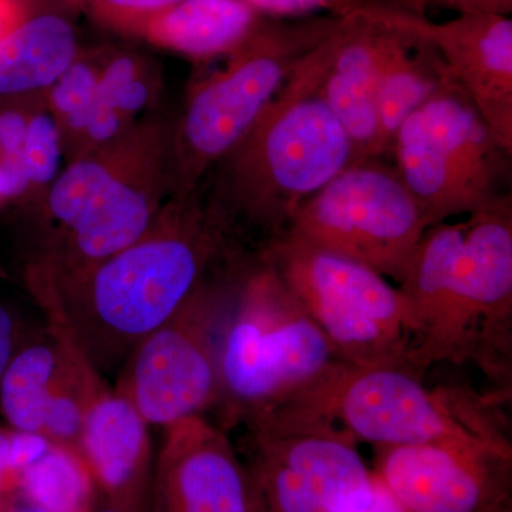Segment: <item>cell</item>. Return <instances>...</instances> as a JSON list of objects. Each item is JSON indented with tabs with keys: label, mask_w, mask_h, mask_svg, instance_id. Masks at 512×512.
Listing matches in <instances>:
<instances>
[{
	"label": "cell",
	"mask_w": 512,
	"mask_h": 512,
	"mask_svg": "<svg viewBox=\"0 0 512 512\" xmlns=\"http://www.w3.org/2000/svg\"><path fill=\"white\" fill-rule=\"evenodd\" d=\"M339 20L335 16L295 22L264 19L228 55L222 69L192 89L171 137L175 197L198 190L202 177L251 130L296 63L320 45Z\"/></svg>",
	"instance_id": "cell-4"
},
{
	"label": "cell",
	"mask_w": 512,
	"mask_h": 512,
	"mask_svg": "<svg viewBox=\"0 0 512 512\" xmlns=\"http://www.w3.org/2000/svg\"><path fill=\"white\" fill-rule=\"evenodd\" d=\"M151 512H252L247 470L198 416L167 427Z\"/></svg>",
	"instance_id": "cell-15"
},
{
	"label": "cell",
	"mask_w": 512,
	"mask_h": 512,
	"mask_svg": "<svg viewBox=\"0 0 512 512\" xmlns=\"http://www.w3.org/2000/svg\"><path fill=\"white\" fill-rule=\"evenodd\" d=\"M167 185L173 187L171 137L151 124L128 128L60 171L47 207L83 274L146 234Z\"/></svg>",
	"instance_id": "cell-5"
},
{
	"label": "cell",
	"mask_w": 512,
	"mask_h": 512,
	"mask_svg": "<svg viewBox=\"0 0 512 512\" xmlns=\"http://www.w3.org/2000/svg\"><path fill=\"white\" fill-rule=\"evenodd\" d=\"M8 512H12V511L9 510ZM25 512H46V511L40 510V508L33 507L32 511H25Z\"/></svg>",
	"instance_id": "cell-36"
},
{
	"label": "cell",
	"mask_w": 512,
	"mask_h": 512,
	"mask_svg": "<svg viewBox=\"0 0 512 512\" xmlns=\"http://www.w3.org/2000/svg\"><path fill=\"white\" fill-rule=\"evenodd\" d=\"M60 353L46 343L13 353L0 380V410L12 430L42 434L47 402L63 362Z\"/></svg>",
	"instance_id": "cell-21"
},
{
	"label": "cell",
	"mask_w": 512,
	"mask_h": 512,
	"mask_svg": "<svg viewBox=\"0 0 512 512\" xmlns=\"http://www.w3.org/2000/svg\"><path fill=\"white\" fill-rule=\"evenodd\" d=\"M392 30L356 10L330 33L320 93L345 128L355 163L375 158L377 94Z\"/></svg>",
	"instance_id": "cell-16"
},
{
	"label": "cell",
	"mask_w": 512,
	"mask_h": 512,
	"mask_svg": "<svg viewBox=\"0 0 512 512\" xmlns=\"http://www.w3.org/2000/svg\"><path fill=\"white\" fill-rule=\"evenodd\" d=\"M30 111L20 106L0 109V200L20 197L29 190L25 168V140Z\"/></svg>",
	"instance_id": "cell-25"
},
{
	"label": "cell",
	"mask_w": 512,
	"mask_h": 512,
	"mask_svg": "<svg viewBox=\"0 0 512 512\" xmlns=\"http://www.w3.org/2000/svg\"><path fill=\"white\" fill-rule=\"evenodd\" d=\"M493 404L461 387L429 389L399 366L346 367L320 397L315 417L339 420L376 447L468 443L511 447Z\"/></svg>",
	"instance_id": "cell-7"
},
{
	"label": "cell",
	"mask_w": 512,
	"mask_h": 512,
	"mask_svg": "<svg viewBox=\"0 0 512 512\" xmlns=\"http://www.w3.org/2000/svg\"><path fill=\"white\" fill-rule=\"evenodd\" d=\"M94 484L79 450L62 444H52L19 478L26 500L46 512L92 511Z\"/></svg>",
	"instance_id": "cell-22"
},
{
	"label": "cell",
	"mask_w": 512,
	"mask_h": 512,
	"mask_svg": "<svg viewBox=\"0 0 512 512\" xmlns=\"http://www.w3.org/2000/svg\"><path fill=\"white\" fill-rule=\"evenodd\" d=\"M397 5L421 15L427 6L456 10L460 15L507 16L512 10V0H400Z\"/></svg>",
	"instance_id": "cell-28"
},
{
	"label": "cell",
	"mask_w": 512,
	"mask_h": 512,
	"mask_svg": "<svg viewBox=\"0 0 512 512\" xmlns=\"http://www.w3.org/2000/svg\"><path fill=\"white\" fill-rule=\"evenodd\" d=\"M8 511H9L8 505L3 503L2 498H0V512H8Z\"/></svg>",
	"instance_id": "cell-35"
},
{
	"label": "cell",
	"mask_w": 512,
	"mask_h": 512,
	"mask_svg": "<svg viewBox=\"0 0 512 512\" xmlns=\"http://www.w3.org/2000/svg\"><path fill=\"white\" fill-rule=\"evenodd\" d=\"M16 352V325L8 309L0 305V380Z\"/></svg>",
	"instance_id": "cell-30"
},
{
	"label": "cell",
	"mask_w": 512,
	"mask_h": 512,
	"mask_svg": "<svg viewBox=\"0 0 512 512\" xmlns=\"http://www.w3.org/2000/svg\"><path fill=\"white\" fill-rule=\"evenodd\" d=\"M147 421L123 394L94 390L79 453L110 503L144 508L150 467Z\"/></svg>",
	"instance_id": "cell-17"
},
{
	"label": "cell",
	"mask_w": 512,
	"mask_h": 512,
	"mask_svg": "<svg viewBox=\"0 0 512 512\" xmlns=\"http://www.w3.org/2000/svg\"><path fill=\"white\" fill-rule=\"evenodd\" d=\"M82 2L103 22L133 32V29L143 20L171 8L181 0H82Z\"/></svg>",
	"instance_id": "cell-26"
},
{
	"label": "cell",
	"mask_w": 512,
	"mask_h": 512,
	"mask_svg": "<svg viewBox=\"0 0 512 512\" xmlns=\"http://www.w3.org/2000/svg\"><path fill=\"white\" fill-rule=\"evenodd\" d=\"M429 218L382 158L350 164L296 212L288 232L400 284Z\"/></svg>",
	"instance_id": "cell-9"
},
{
	"label": "cell",
	"mask_w": 512,
	"mask_h": 512,
	"mask_svg": "<svg viewBox=\"0 0 512 512\" xmlns=\"http://www.w3.org/2000/svg\"><path fill=\"white\" fill-rule=\"evenodd\" d=\"M77 57L76 30L63 16L20 20L0 42V97L49 90Z\"/></svg>",
	"instance_id": "cell-20"
},
{
	"label": "cell",
	"mask_w": 512,
	"mask_h": 512,
	"mask_svg": "<svg viewBox=\"0 0 512 512\" xmlns=\"http://www.w3.org/2000/svg\"><path fill=\"white\" fill-rule=\"evenodd\" d=\"M99 69L79 59L49 89V110L62 130L64 148H74L87 117L96 104Z\"/></svg>",
	"instance_id": "cell-23"
},
{
	"label": "cell",
	"mask_w": 512,
	"mask_h": 512,
	"mask_svg": "<svg viewBox=\"0 0 512 512\" xmlns=\"http://www.w3.org/2000/svg\"><path fill=\"white\" fill-rule=\"evenodd\" d=\"M393 2L400 3V0H393Z\"/></svg>",
	"instance_id": "cell-37"
},
{
	"label": "cell",
	"mask_w": 512,
	"mask_h": 512,
	"mask_svg": "<svg viewBox=\"0 0 512 512\" xmlns=\"http://www.w3.org/2000/svg\"><path fill=\"white\" fill-rule=\"evenodd\" d=\"M264 15L244 0H181L137 25L148 42L192 59L231 55L261 25Z\"/></svg>",
	"instance_id": "cell-18"
},
{
	"label": "cell",
	"mask_w": 512,
	"mask_h": 512,
	"mask_svg": "<svg viewBox=\"0 0 512 512\" xmlns=\"http://www.w3.org/2000/svg\"><path fill=\"white\" fill-rule=\"evenodd\" d=\"M456 278L436 329L412 356L423 375L434 363H477L497 382L511 379L512 201L501 194L461 222Z\"/></svg>",
	"instance_id": "cell-8"
},
{
	"label": "cell",
	"mask_w": 512,
	"mask_h": 512,
	"mask_svg": "<svg viewBox=\"0 0 512 512\" xmlns=\"http://www.w3.org/2000/svg\"><path fill=\"white\" fill-rule=\"evenodd\" d=\"M64 150L62 130L50 110L30 114L25 140V168L30 188L52 185L60 174Z\"/></svg>",
	"instance_id": "cell-24"
},
{
	"label": "cell",
	"mask_w": 512,
	"mask_h": 512,
	"mask_svg": "<svg viewBox=\"0 0 512 512\" xmlns=\"http://www.w3.org/2000/svg\"><path fill=\"white\" fill-rule=\"evenodd\" d=\"M377 478V477H376ZM365 512H404L400 504L392 497V494L383 487L377 478V490L375 503Z\"/></svg>",
	"instance_id": "cell-32"
},
{
	"label": "cell",
	"mask_w": 512,
	"mask_h": 512,
	"mask_svg": "<svg viewBox=\"0 0 512 512\" xmlns=\"http://www.w3.org/2000/svg\"><path fill=\"white\" fill-rule=\"evenodd\" d=\"M392 154L397 173L431 225L473 214L500 195L498 156L504 151L458 84L404 121Z\"/></svg>",
	"instance_id": "cell-10"
},
{
	"label": "cell",
	"mask_w": 512,
	"mask_h": 512,
	"mask_svg": "<svg viewBox=\"0 0 512 512\" xmlns=\"http://www.w3.org/2000/svg\"><path fill=\"white\" fill-rule=\"evenodd\" d=\"M0 202H2V201H0Z\"/></svg>",
	"instance_id": "cell-38"
},
{
	"label": "cell",
	"mask_w": 512,
	"mask_h": 512,
	"mask_svg": "<svg viewBox=\"0 0 512 512\" xmlns=\"http://www.w3.org/2000/svg\"><path fill=\"white\" fill-rule=\"evenodd\" d=\"M220 339L218 394H227L252 426L306 419L348 367L268 262L248 282Z\"/></svg>",
	"instance_id": "cell-3"
},
{
	"label": "cell",
	"mask_w": 512,
	"mask_h": 512,
	"mask_svg": "<svg viewBox=\"0 0 512 512\" xmlns=\"http://www.w3.org/2000/svg\"><path fill=\"white\" fill-rule=\"evenodd\" d=\"M379 448L376 477L404 512H498L511 504L512 447Z\"/></svg>",
	"instance_id": "cell-13"
},
{
	"label": "cell",
	"mask_w": 512,
	"mask_h": 512,
	"mask_svg": "<svg viewBox=\"0 0 512 512\" xmlns=\"http://www.w3.org/2000/svg\"><path fill=\"white\" fill-rule=\"evenodd\" d=\"M15 487H19L18 474L12 473L8 468L0 466V498Z\"/></svg>",
	"instance_id": "cell-33"
},
{
	"label": "cell",
	"mask_w": 512,
	"mask_h": 512,
	"mask_svg": "<svg viewBox=\"0 0 512 512\" xmlns=\"http://www.w3.org/2000/svg\"><path fill=\"white\" fill-rule=\"evenodd\" d=\"M329 36L296 63L251 130L212 168L208 207L228 231L241 222L271 244L309 198L355 163L350 138L320 93Z\"/></svg>",
	"instance_id": "cell-1"
},
{
	"label": "cell",
	"mask_w": 512,
	"mask_h": 512,
	"mask_svg": "<svg viewBox=\"0 0 512 512\" xmlns=\"http://www.w3.org/2000/svg\"><path fill=\"white\" fill-rule=\"evenodd\" d=\"M386 28L437 50L505 156L512 154V20L501 15H460L434 23L393 0H369L357 9Z\"/></svg>",
	"instance_id": "cell-12"
},
{
	"label": "cell",
	"mask_w": 512,
	"mask_h": 512,
	"mask_svg": "<svg viewBox=\"0 0 512 512\" xmlns=\"http://www.w3.org/2000/svg\"><path fill=\"white\" fill-rule=\"evenodd\" d=\"M197 192V191H195ZM195 192L175 197L146 234L83 274L63 322L90 359H120L197 296L228 231Z\"/></svg>",
	"instance_id": "cell-2"
},
{
	"label": "cell",
	"mask_w": 512,
	"mask_h": 512,
	"mask_svg": "<svg viewBox=\"0 0 512 512\" xmlns=\"http://www.w3.org/2000/svg\"><path fill=\"white\" fill-rule=\"evenodd\" d=\"M261 15L274 18H301L312 13L328 12L335 18H345L365 6L369 0H244Z\"/></svg>",
	"instance_id": "cell-27"
},
{
	"label": "cell",
	"mask_w": 512,
	"mask_h": 512,
	"mask_svg": "<svg viewBox=\"0 0 512 512\" xmlns=\"http://www.w3.org/2000/svg\"><path fill=\"white\" fill-rule=\"evenodd\" d=\"M208 319L197 312L194 299L131 353L119 393L148 424L173 426L198 416L218 396L215 340Z\"/></svg>",
	"instance_id": "cell-14"
},
{
	"label": "cell",
	"mask_w": 512,
	"mask_h": 512,
	"mask_svg": "<svg viewBox=\"0 0 512 512\" xmlns=\"http://www.w3.org/2000/svg\"><path fill=\"white\" fill-rule=\"evenodd\" d=\"M392 30L377 94L375 158L392 153L394 137L404 121L454 82L437 50Z\"/></svg>",
	"instance_id": "cell-19"
},
{
	"label": "cell",
	"mask_w": 512,
	"mask_h": 512,
	"mask_svg": "<svg viewBox=\"0 0 512 512\" xmlns=\"http://www.w3.org/2000/svg\"><path fill=\"white\" fill-rule=\"evenodd\" d=\"M22 19V12L15 0H0V42Z\"/></svg>",
	"instance_id": "cell-31"
},
{
	"label": "cell",
	"mask_w": 512,
	"mask_h": 512,
	"mask_svg": "<svg viewBox=\"0 0 512 512\" xmlns=\"http://www.w3.org/2000/svg\"><path fill=\"white\" fill-rule=\"evenodd\" d=\"M265 261L345 365L409 369L412 312L402 291L384 276L291 232L268 245Z\"/></svg>",
	"instance_id": "cell-6"
},
{
	"label": "cell",
	"mask_w": 512,
	"mask_h": 512,
	"mask_svg": "<svg viewBox=\"0 0 512 512\" xmlns=\"http://www.w3.org/2000/svg\"><path fill=\"white\" fill-rule=\"evenodd\" d=\"M252 427V512H365L375 503L376 474L345 430L322 420Z\"/></svg>",
	"instance_id": "cell-11"
},
{
	"label": "cell",
	"mask_w": 512,
	"mask_h": 512,
	"mask_svg": "<svg viewBox=\"0 0 512 512\" xmlns=\"http://www.w3.org/2000/svg\"><path fill=\"white\" fill-rule=\"evenodd\" d=\"M90 512H144V508L133 507V505L110 503V501H107L104 507L99 508V510Z\"/></svg>",
	"instance_id": "cell-34"
},
{
	"label": "cell",
	"mask_w": 512,
	"mask_h": 512,
	"mask_svg": "<svg viewBox=\"0 0 512 512\" xmlns=\"http://www.w3.org/2000/svg\"><path fill=\"white\" fill-rule=\"evenodd\" d=\"M52 441L40 433L12 430L9 434V468L18 474L45 456Z\"/></svg>",
	"instance_id": "cell-29"
}]
</instances>
